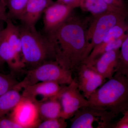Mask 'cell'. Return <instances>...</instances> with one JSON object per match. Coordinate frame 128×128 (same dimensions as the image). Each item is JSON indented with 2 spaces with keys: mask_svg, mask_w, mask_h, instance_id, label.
I'll use <instances>...</instances> for the list:
<instances>
[{
  "mask_svg": "<svg viewBox=\"0 0 128 128\" xmlns=\"http://www.w3.org/2000/svg\"><path fill=\"white\" fill-rule=\"evenodd\" d=\"M88 20L72 12L64 22L46 34L55 50L56 61L72 73L86 59L89 44L87 36Z\"/></svg>",
  "mask_w": 128,
  "mask_h": 128,
  "instance_id": "1",
  "label": "cell"
},
{
  "mask_svg": "<svg viewBox=\"0 0 128 128\" xmlns=\"http://www.w3.org/2000/svg\"><path fill=\"white\" fill-rule=\"evenodd\" d=\"M90 106L106 110L116 117L128 108V77L114 73L88 99Z\"/></svg>",
  "mask_w": 128,
  "mask_h": 128,
  "instance_id": "2",
  "label": "cell"
},
{
  "mask_svg": "<svg viewBox=\"0 0 128 128\" xmlns=\"http://www.w3.org/2000/svg\"><path fill=\"white\" fill-rule=\"evenodd\" d=\"M18 27L24 68L32 70L47 62L56 61L54 49L46 36L37 31L35 26L22 23Z\"/></svg>",
  "mask_w": 128,
  "mask_h": 128,
  "instance_id": "3",
  "label": "cell"
},
{
  "mask_svg": "<svg viewBox=\"0 0 128 128\" xmlns=\"http://www.w3.org/2000/svg\"><path fill=\"white\" fill-rule=\"evenodd\" d=\"M72 74L56 61H51L27 70L25 78L17 86L22 89L25 86L46 82H55L61 85H68L74 80Z\"/></svg>",
  "mask_w": 128,
  "mask_h": 128,
  "instance_id": "4",
  "label": "cell"
},
{
  "mask_svg": "<svg viewBox=\"0 0 128 128\" xmlns=\"http://www.w3.org/2000/svg\"><path fill=\"white\" fill-rule=\"evenodd\" d=\"M127 18L123 14L115 12H110L93 18L88 28L87 39L89 41V44L86 53V59L92 49L101 43L110 28L126 20Z\"/></svg>",
  "mask_w": 128,
  "mask_h": 128,
  "instance_id": "5",
  "label": "cell"
},
{
  "mask_svg": "<svg viewBox=\"0 0 128 128\" xmlns=\"http://www.w3.org/2000/svg\"><path fill=\"white\" fill-rule=\"evenodd\" d=\"M115 116L110 112L91 106L83 107L76 112L70 118L71 128H111Z\"/></svg>",
  "mask_w": 128,
  "mask_h": 128,
  "instance_id": "6",
  "label": "cell"
},
{
  "mask_svg": "<svg viewBox=\"0 0 128 128\" xmlns=\"http://www.w3.org/2000/svg\"><path fill=\"white\" fill-rule=\"evenodd\" d=\"M57 97L62 106L60 117L66 120L71 118L80 108L90 106L78 88L74 78L70 84L63 86Z\"/></svg>",
  "mask_w": 128,
  "mask_h": 128,
  "instance_id": "7",
  "label": "cell"
},
{
  "mask_svg": "<svg viewBox=\"0 0 128 128\" xmlns=\"http://www.w3.org/2000/svg\"><path fill=\"white\" fill-rule=\"evenodd\" d=\"M74 73V78L78 88L86 98L88 99L98 88L106 82V79L98 74L91 66L81 65Z\"/></svg>",
  "mask_w": 128,
  "mask_h": 128,
  "instance_id": "8",
  "label": "cell"
},
{
  "mask_svg": "<svg viewBox=\"0 0 128 128\" xmlns=\"http://www.w3.org/2000/svg\"><path fill=\"white\" fill-rule=\"evenodd\" d=\"M10 115L9 118L23 128H36L41 122L33 102L23 98Z\"/></svg>",
  "mask_w": 128,
  "mask_h": 128,
  "instance_id": "9",
  "label": "cell"
},
{
  "mask_svg": "<svg viewBox=\"0 0 128 128\" xmlns=\"http://www.w3.org/2000/svg\"><path fill=\"white\" fill-rule=\"evenodd\" d=\"M74 9L67 5L54 2L44 12V30L47 33L64 22Z\"/></svg>",
  "mask_w": 128,
  "mask_h": 128,
  "instance_id": "10",
  "label": "cell"
},
{
  "mask_svg": "<svg viewBox=\"0 0 128 128\" xmlns=\"http://www.w3.org/2000/svg\"><path fill=\"white\" fill-rule=\"evenodd\" d=\"M64 85L55 82H40L32 85L25 86L22 88V96L23 98L33 102L37 96H42V100L57 96Z\"/></svg>",
  "mask_w": 128,
  "mask_h": 128,
  "instance_id": "11",
  "label": "cell"
},
{
  "mask_svg": "<svg viewBox=\"0 0 128 128\" xmlns=\"http://www.w3.org/2000/svg\"><path fill=\"white\" fill-rule=\"evenodd\" d=\"M120 49L111 50L103 54L94 60L92 68L105 79L112 78L118 60Z\"/></svg>",
  "mask_w": 128,
  "mask_h": 128,
  "instance_id": "12",
  "label": "cell"
},
{
  "mask_svg": "<svg viewBox=\"0 0 128 128\" xmlns=\"http://www.w3.org/2000/svg\"><path fill=\"white\" fill-rule=\"evenodd\" d=\"M54 2L53 0H28L20 20L24 24L35 26L46 8Z\"/></svg>",
  "mask_w": 128,
  "mask_h": 128,
  "instance_id": "13",
  "label": "cell"
},
{
  "mask_svg": "<svg viewBox=\"0 0 128 128\" xmlns=\"http://www.w3.org/2000/svg\"><path fill=\"white\" fill-rule=\"evenodd\" d=\"M41 120L56 118L60 117L62 106L57 96L45 100L34 101Z\"/></svg>",
  "mask_w": 128,
  "mask_h": 128,
  "instance_id": "14",
  "label": "cell"
},
{
  "mask_svg": "<svg viewBox=\"0 0 128 128\" xmlns=\"http://www.w3.org/2000/svg\"><path fill=\"white\" fill-rule=\"evenodd\" d=\"M5 64L13 72H20L24 69L23 64L16 56L2 31L0 36V66Z\"/></svg>",
  "mask_w": 128,
  "mask_h": 128,
  "instance_id": "15",
  "label": "cell"
},
{
  "mask_svg": "<svg viewBox=\"0 0 128 128\" xmlns=\"http://www.w3.org/2000/svg\"><path fill=\"white\" fill-rule=\"evenodd\" d=\"M21 90L16 86L0 96V118L7 117L22 100Z\"/></svg>",
  "mask_w": 128,
  "mask_h": 128,
  "instance_id": "16",
  "label": "cell"
},
{
  "mask_svg": "<svg viewBox=\"0 0 128 128\" xmlns=\"http://www.w3.org/2000/svg\"><path fill=\"white\" fill-rule=\"evenodd\" d=\"M6 22L2 32L16 56L22 63V41L18 26L14 24L10 18H8Z\"/></svg>",
  "mask_w": 128,
  "mask_h": 128,
  "instance_id": "17",
  "label": "cell"
},
{
  "mask_svg": "<svg viewBox=\"0 0 128 128\" xmlns=\"http://www.w3.org/2000/svg\"><path fill=\"white\" fill-rule=\"evenodd\" d=\"M128 32L118 39L108 42L101 43L96 46L92 50L83 64L91 66L94 60L103 54L111 50L120 49Z\"/></svg>",
  "mask_w": 128,
  "mask_h": 128,
  "instance_id": "18",
  "label": "cell"
},
{
  "mask_svg": "<svg viewBox=\"0 0 128 128\" xmlns=\"http://www.w3.org/2000/svg\"><path fill=\"white\" fill-rule=\"evenodd\" d=\"M80 8L82 10L90 13L93 18L112 12H117L122 14L103 0H82Z\"/></svg>",
  "mask_w": 128,
  "mask_h": 128,
  "instance_id": "19",
  "label": "cell"
},
{
  "mask_svg": "<svg viewBox=\"0 0 128 128\" xmlns=\"http://www.w3.org/2000/svg\"><path fill=\"white\" fill-rule=\"evenodd\" d=\"M28 0H6L8 18L20 20Z\"/></svg>",
  "mask_w": 128,
  "mask_h": 128,
  "instance_id": "20",
  "label": "cell"
},
{
  "mask_svg": "<svg viewBox=\"0 0 128 128\" xmlns=\"http://www.w3.org/2000/svg\"><path fill=\"white\" fill-rule=\"evenodd\" d=\"M115 73L128 77V32L120 48L119 60Z\"/></svg>",
  "mask_w": 128,
  "mask_h": 128,
  "instance_id": "21",
  "label": "cell"
},
{
  "mask_svg": "<svg viewBox=\"0 0 128 128\" xmlns=\"http://www.w3.org/2000/svg\"><path fill=\"white\" fill-rule=\"evenodd\" d=\"M128 32V23L126 20L123 21L111 28L105 35L101 43L108 42L118 39Z\"/></svg>",
  "mask_w": 128,
  "mask_h": 128,
  "instance_id": "22",
  "label": "cell"
},
{
  "mask_svg": "<svg viewBox=\"0 0 128 128\" xmlns=\"http://www.w3.org/2000/svg\"><path fill=\"white\" fill-rule=\"evenodd\" d=\"M19 82L13 74L0 73V96L14 88Z\"/></svg>",
  "mask_w": 128,
  "mask_h": 128,
  "instance_id": "23",
  "label": "cell"
},
{
  "mask_svg": "<svg viewBox=\"0 0 128 128\" xmlns=\"http://www.w3.org/2000/svg\"><path fill=\"white\" fill-rule=\"evenodd\" d=\"M66 120L61 117L44 120L37 126L38 128H66L68 124Z\"/></svg>",
  "mask_w": 128,
  "mask_h": 128,
  "instance_id": "24",
  "label": "cell"
},
{
  "mask_svg": "<svg viewBox=\"0 0 128 128\" xmlns=\"http://www.w3.org/2000/svg\"><path fill=\"white\" fill-rule=\"evenodd\" d=\"M111 6L128 17V6L124 0H103Z\"/></svg>",
  "mask_w": 128,
  "mask_h": 128,
  "instance_id": "25",
  "label": "cell"
},
{
  "mask_svg": "<svg viewBox=\"0 0 128 128\" xmlns=\"http://www.w3.org/2000/svg\"><path fill=\"white\" fill-rule=\"evenodd\" d=\"M0 128H23L20 124L8 117L0 118Z\"/></svg>",
  "mask_w": 128,
  "mask_h": 128,
  "instance_id": "26",
  "label": "cell"
},
{
  "mask_svg": "<svg viewBox=\"0 0 128 128\" xmlns=\"http://www.w3.org/2000/svg\"><path fill=\"white\" fill-rule=\"evenodd\" d=\"M123 114V116L115 124H112L111 128H128V108Z\"/></svg>",
  "mask_w": 128,
  "mask_h": 128,
  "instance_id": "27",
  "label": "cell"
},
{
  "mask_svg": "<svg viewBox=\"0 0 128 128\" xmlns=\"http://www.w3.org/2000/svg\"><path fill=\"white\" fill-rule=\"evenodd\" d=\"M82 0H57V2H60L72 7L73 9L80 7Z\"/></svg>",
  "mask_w": 128,
  "mask_h": 128,
  "instance_id": "28",
  "label": "cell"
},
{
  "mask_svg": "<svg viewBox=\"0 0 128 128\" xmlns=\"http://www.w3.org/2000/svg\"><path fill=\"white\" fill-rule=\"evenodd\" d=\"M6 9V3L2 0H0V20L5 22L8 18Z\"/></svg>",
  "mask_w": 128,
  "mask_h": 128,
  "instance_id": "29",
  "label": "cell"
},
{
  "mask_svg": "<svg viewBox=\"0 0 128 128\" xmlns=\"http://www.w3.org/2000/svg\"><path fill=\"white\" fill-rule=\"evenodd\" d=\"M4 22L5 21L0 20V36L2 32V30L4 28L3 26V22Z\"/></svg>",
  "mask_w": 128,
  "mask_h": 128,
  "instance_id": "30",
  "label": "cell"
},
{
  "mask_svg": "<svg viewBox=\"0 0 128 128\" xmlns=\"http://www.w3.org/2000/svg\"><path fill=\"white\" fill-rule=\"evenodd\" d=\"M2 0L4 2H5V3H6V0Z\"/></svg>",
  "mask_w": 128,
  "mask_h": 128,
  "instance_id": "31",
  "label": "cell"
}]
</instances>
